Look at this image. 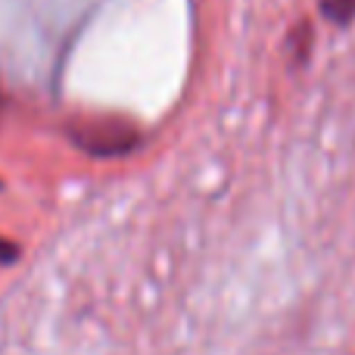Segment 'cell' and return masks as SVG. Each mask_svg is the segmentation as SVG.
I'll use <instances>...</instances> for the list:
<instances>
[{
	"label": "cell",
	"instance_id": "obj_1",
	"mask_svg": "<svg viewBox=\"0 0 355 355\" xmlns=\"http://www.w3.org/2000/svg\"><path fill=\"white\" fill-rule=\"evenodd\" d=\"M69 137L78 144L85 153L91 156H125L141 144V131L137 125L125 122V119H85V122L72 125Z\"/></svg>",
	"mask_w": 355,
	"mask_h": 355
},
{
	"label": "cell",
	"instance_id": "obj_2",
	"mask_svg": "<svg viewBox=\"0 0 355 355\" xmlns=\"http://www.w3.org/2000/svg\"><path fill=\"white\" fill-rule=\"evenodd\" d=\"M312 41H315L312 22H300L287 35V41H284V50H287V56H290V62H293V66H302V62L309 60V53H312Z\"/></svg>",
	"mask_w": 355,
	"mask_h": 355
},
{
	"label": "cell",
	"instance_id": "obj_3",
	"mask_svg": "<svg viewBox=\"0 0 355 355\" xmlns=\"http://www.w3.org/2000/svg\"><path fill=\"white\" fill-rule=\"evenodd\" d=\"M318 10H321V16L334 25L355 22V0H318Z\"/></svg>",
	"mask_w": 355,
	"mask_h": 355
},
{
	"label": "cell",
	"instance_id": "obj_4",
	"mask_svg": "<svg viewBox=\"0 0 355 355\" xmlns=\"http://www.w3.org/2000/svg\"><path fill=\"white\" fill-rule=\"evenodd\" d=\"M16 259H19V246L12 243V240L0 237V268H3V265H10V262H16Z\"/></svg>",
	"mask_w": 355,
	"mask_h": 355
},
{
	"label": "cell",
	"instance_id": "obj_5",
	"mask_svg": "<svg viewBox=\"0 0 355 355\" xmlns=\"http://www.w3.org/2000/svg\"><path fill=\"white\" fill-rule=\"evenodd\" d=\"M0 106H3V94H0Z\"/></svg>",
	"mask_w": 355,
	"mask_h": 355
}]
</instances>
